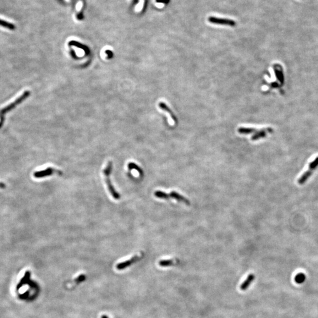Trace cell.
<instances>
[{
    "label": "cell",
    "instance_id": "cell-1",
    "mask_svg": "<svg viewBox=\"0 0 318 318\" xmlns=\"http://www.w3.org/2000/svg\"><path fill=\"white\" fill-rule=\"evenodd\" d=\"M30 94L31 93H30V91H28V90L25 91L23 94L21 96H20L17 99H16L14 102L10 103L8 106H7L6 107L3 108L2 110H0V118H1L0 123H3V120H4L3 116L5 113L11 111V110H13V108L15 107L17 105H19V104L22 103L24 100L28 98V97L30 96Z\"/></svg>",
    "mask_w": 318,
    "mask_h": 318
},
{
    "label": "cell",
    "instance_id": "cell-2",
    "mask_svg": "<svg viewBox=\"0 0 318 318\" xmlns=\"http://www.w3.org/2000/svg\"><path fill=\"white\" fill-rule=\"evenodd\" d=\"M112 162H109L108 163L107 166H106V167L104 170V172L103 173H104V174L105 178H106V182L107 183L108 189L109 192L112 194V196L115 199H119L120 198V196L119 193L116 192V190L114 189V187H113V186H112V182H111V180L110 179V177H109L110 175L112 173Z\"/></svg>",
    "mask_w": 318,
    "mask_h": 318
},
{
    "label": "cell",
    "instance_id": "cell-3",
    "mask_svg": "<svg viewBox=\"0 0 318 318\" xmlns=\"http://www.w3.org/2000/svg\"><path fill=\"white\" fill-rule=\"evenodd\" d=\"M318 166V157H317L316 159L314 160V161H312L309 164V170H307L305 173H304L302 175V176L298 179V184H304V183L306 182V181L312 175V174L313 173V171H314L316 168H317Z\"/></svg>",
    "mask_w": 318,
    "mask_h": 318
},
{
    "label": "cell",
    "instance_id": "cell-4",
    "mask_svg": "<svg viewBox=\"0 0 318 318\" xmlns=\"http://www.w3.org/2000/svg\"><path fill=\"white\" fill-rule=\"evenodd\" d=\"M208 20L211 23L215 24L226 25H229L231 27H234L236 25L235 21L233 20L229 19H220V18H217V17L211 16L208 19Z\"/></svg>",
    "mask_w": 318,
    "mask_h": 318
},
{
    "label": "cell",
    "instance_id": "cell-5",
    "mask_svg": "<svg viewBox=\"0 0 318 318\" xmlns=\"http://www.w3.org/2000/svg\"><path fill=\"white\" fill-rule=\"evenodd\" d=\"M54 173H57V174H62V172H61V171L57 170L56 169H54V168H52V167H48L46 170H41V171H38V172L34 173V176L35 178H44V177H47V176H51V175H52V174H54Z\"/></svg>",
    "mask_w": 318,
    "mask_h": 318
},
{
    "label": "cell",
    "instance_id": "cell-6",
    "mask_svg": "<svg viewBox=\"0 0 318 318\" xmlns=\"http://www.w3.org/2000/svg\"><path fill=\"white\" fill-rule=\"evenodd\" d=\"M141 257L142 256H134L129 260H127L126 261H124V262L117 264L116 267L118 270H123L124 269H126L127 267L131 266V265L134 264V263H136L137 261L140 260L141 259Z\"/></svg>",
    "mask_w": 318,
    "mask_h": 318
},
{
    "label": "cell",
    "instance_id": "cell-7",
    "mask_svg": "<svg viewBox=\"0 0 318 318\" xmlns=\"http://www.w3.org/2000/svg\"><path fill=\"white\" fill-rule=\"evenodd\" d=\"M169 195H170V197L176 199L178 201L183 202V203L186 204L187 205H190V202L187 199H186V197H184V196H183L182 195L178 194L177 192H172L169 194Z\"/></svg>",
    "mask_w": 318,
    "mask_h": 318
},
{
    "label": "cell",
    "instance_id": "cell-8",
    "mask_svg": "<svg viewBox=\"0 0 318 318\" xmlns=\"http://www.w3.org/2000/svg\"><path fill=\"white\" fill-rule=\"evenodd\" d=\"M274 71L275 73V75L277 80L281 82V84H283L284 83V75L283 74V71L282 69V67L278 64H275L273 66Z\"/></svg>",
    "mask_w": 318,
    "mask_h": 318
},
{
    "label": "cell",
    "instance_id": "cell-9",
    "mask_svg": "<svg viewBox=\"0 0 318 318\" xmlns=\"http://www.w3.org/2000/svg\"><path fill=\"white\" fill-rule=\"evenodd\" d=\"M159 107L162 110H163L164 111H165V112L169 113L170 115V116L172 117V118L173 119V121L175 122V123H178V118H177V117L175 116V115L173 113V112L170 109V108L168 107V106L165 103H163V102H160L159 104Z\"/></svg>",
    "mask_w": 318,
    "mask_h": 318
},
{
    "label": "cell",
    "instance_id": "cell-10",
    "mask_svg": "<svg viewBox=\"0 0 318 318\" xmlns=\"http://www.w3.org/2000/svg\"><path fill=\"white\" fill-rule=\"evenodd\" d=\"M255 275L254 274H250L249 276L247 277V278L246 279V280L243 282V283H242V285H240V289L242 290H246L249 286L250 285V283L252 282L253 280L255 279Z\"/></svg>",
    "mask_w": 318,
    "mask_h": 318
},
{
    "label": "cell",
    "instance_id": "cell-11",
    "mask_svg": "<svg viewBox=\"0 0 318 318\" xmlns=\"http://www.w3.org/2000/svg\"><path fill=\"white\" fill-rule=\"evenodd\" d=\"M266 131H272V129L269 128L267 129H264V130H260V131H257L255 134H254L252 137L251 140L253 141L257 140H259L260 138L265 137L266 136Z\"/></svg>",
    "mask_w": 318,
    "mask_h": 318
},
{
    "label": "cell",
    "instance_id": "cell-12",
    "mask_svg": "<svg viewBox=\"0 0 318 318\" xmlns=\"http://www.w3.org/2000/svg\"><path fill=\"white\" fill-rule=\"evenodd\" d=\"M128 168H129V170H131L133 169L136 170L141 176L143 174V172L142 169L139 166H137L136 164L134 163L133 162H130L128 164Z\"/></svg>",
    "mask_w": 318,
    "mask_h": 318
},
{
    "label": "cell",
    "instance_id": "cell-13",
    "mask_svg": "<svg viewBox=\"0 0 318 318\" xmlns=\"http://www.w3.org/2000/svg\"><path fill=\"white\" fill-rule=\"evenodd\" d=\"M256 131V129L252 128H247V127H240L238 129V132L240 134H250Z\"/></svg>",
    "mask_w": 318,
    "mask_h": 318
},
{
    "label": "cell",
    "instance_id": "cell-14",
    "mask_svg": "<svg viewBox=\"0 0 318 318\" xmlns=\"http://www.w3.org/2000/svg\"><path fill=\"white\" fill-rule=\"evenodd\" d=\"M0 26L3 27L4 28H8L9 30H14L15 27L13 24L8 23L3 19H0Z\"/></svg>",
    "mask_w": 318,
    "mask_h": 318
},
{
    "label": "cell",
    "instance_id": "cell-15",
    "mask_svg": "<svg viewBox=\"0 0 318 318\" xmlns=\"http://www.w3.org/2000/svg\"><path fill=\"white\" fill-rule=\"evenodd\" d=\"M155 196L159 198V199H168L170 198L169 194H167L165 192H162V191H156L155 193Z\"/></svg>",
    "mask_w": 318,
    "mask_h": 318
},
{
    "label": "cell",
    "instance_id": "cell-16",
    "mask_svg": "<svg viewBox=\"0 0 318 318\" xmlns=\"http://www.w3.org/2000/svg\"><path fill=\"white\" fill-rule=\"evenodd\" d=\"M305 279H306V276H305L304 274L303 273H299L295 276V282L297 283H299V284L302 283L303 282H304Z\"/></svg>",
    "mask_w": 318,
    "mask_h": 318
},
{
    "label": "cell",
    "instance_id": "cell-17",
    "mask_svg": "<svg viewBox=\"0 0 318 318\" xmlns=\"http://www.w3.org/2000/svg\"><path fill=\"white\" fill-rule=\"evenodd\" d=\"M30 276V271H27V272H25V275H24V276L23 278L21 280L20 282L19 283V284L18 285L17 288H19V287H21V286L23 285L24 284H25V283H27V282L29 281Z\"/></svg>",
    "mask_w": 318,
    "mask_h": 318
},
{
    "label": "cell",
    "instance_id": "cell-18",
    "mask_svg": "<svg viewBox=\"0 0 318 318\" xmlns=\"http://www.w3.org/2000/svg\"><path fill=\"white\" fill-rule=\"evenodd\" d=\"M174 262L171 259H167V260H162L159 262V265L160 266L167 267L172 266L174 265Z\"/></svg>",
    "mask_w": 318,
    "mask_h": 318
},
{
    "label": "cell",
    "instance_id": "cell-19",
    "mask_svg": "<svg viewBox=\"0 0 318 318\" xmlns=\"http://www.w3.org/2000/svg\"><path fill=\"white\" fill-rule=\"evenodd\" d=\"M85 279V276L84 275H81L75 279V282L77 284H78L80 282H82L83 281H84Z\"/></svg>",
    "mask_w": 318,
    "mask_h": 318
},
{
    "label": "cell",
    "instance_id": "cell-20",
    "mask_svg": "<svg viewBox=\"0 0 318 318\" xmlns=\"http://www.w3.org/2000/svg\"><path fill=\"white\" fill-rule=\"evenodd\" d=\"M170 0H156V2L159 3H163L165 4H168V3H170Z\"/></svg>",
    "mask_w": 318,
    "mask_h": 318
},
{
    "label": "cell",
    "instance_id": "cell-21",
    "mask_svg": "<svg viewBox=\"0 0 318 318\" xmlns=\"http://www.w3.org/2000/svg\"><path fill=\"white\" fill-rule=\"evenodd\" d=\"M271 86L272 87H273V88H277V87L279 86V85H278V84H277V83L274 82V83H273L271 84Z\"/></svg>",
    "mask_w": 318,
    "mask_h": 318
},
{
    "label": "cell",
    "instance_id": "cell-22",
    "mask_svg": "<svg viewBox=\"0 0 318 318\" xmlns=\"http://www.w3.org/2000/svg\"><path fill=\"white\" fill-rule=\"evenodd\" d=\"M5 184L2 183H0V188H4Z\"/></svg>",
    "mask_w": 318,
    "mask_h": 318
},
{
    "label": "cell",
    "instance_id": "cell-23",
    "mask_svg": "<svg viewBox=\"0 0 318 318\" xmlns=\"http://www.w3.org/2000/svg\"><path fill=\"white\" fill-rule=\"evenodd\" d=\"M101 318H108V317L106 315H103Z\"/></svg>",
    "mask_w": 318,
    "mask_h": 318
}]
</instances>
